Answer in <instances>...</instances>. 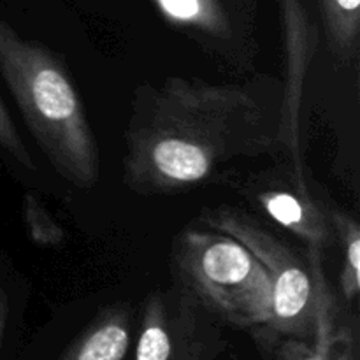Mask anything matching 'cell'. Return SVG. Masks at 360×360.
Listing matches in <instances>:
<instances>
[{"label": "cell", "mask_w": 360, "mask_h": 360, "mask_svg": "<svg viewBox=\"0 0 360 360\" xmlns=\"http://www.w3.org/2000/svg\"><path fill=\"white\" fill-rule=\"evenodd\" d=\"M276 144L278 109L253 88L169 77L139 88L134 98L123 178L143 195L179 193Z\"/></svg>", "instance_id": "1"}, {"label": "cell", "mask_w": 360, "mask_h": 360, "mask_svg": "<svg viewBox=\"0 0 360 360\" xmlns=\"http://www.w3.org/2000/svg\"><path fill=\"white\" fill-rule=\"evenodd\" d=\"M327 37L340 58L352 60L359 51L360 0H320Z\"/></svg>", "instance_id": "11"}, {"label": "cell", "mask_w": 360, "mask_h": 360, "mask_svg": "<svg viewBox=\"0 0 360 360\" xmlns=\"http://www.w3.org/2000/svg\"><path fill=\"white\" fill-rule=\"evenodd\" d=\"M25 224H27L30 239L39 246H58L65 239V232L53 220L41 200L32 195H25Z\"/></svg>", "instance_id": "13"}, {"label": "cell", "mask_w": 360, "mask_h": 360, "mask_svg": "<svg viewBox=\"0 0 360 360\" xmlns=\"http://www.w3.org/2000/svg\"><path fill=\"white\" fill-rule=\"evenodd\" d=\"M207 225L245 245L259 259L273 288V316L264 334L311 340L336 301L320 266V250L309 246V262L241 211L218 207L207 213Z\"/></svg>", "instance_id": "4"}, {"label": "cell", "mask_w": 360, "mask_h": 360, "mask_svg": "<svg viewBox=\"0 0 360 360\" xmlns=\"http://www.w3.org/2000/svg\"><path fill=\"white\" fill-rule=\"evenodd\" d=\"M285 48V84L278 105V144L290 155L299 181H304L301 148V109L304 79L313 55V28L302 0H278Z\"/></svg>", "instance_id": "6"}, {"label": "cell", "mask_w": 360, "mask_h": 360, "mask_svg": "<svg viewBox=\"0 0 360 360\" xmlns=\"http://www.w3.org/2000/svg\"><path fill=\"white\" fill-rule=\"evenodd\" d=\"M132 326L129 306H108L56 360H123L132 341Z\"/></svg>", "instance_id": "9"}, {"label": "cell", "mask_w": 360, "mask_h": 360, "mask_svg": "<svg viewBox=\"0 0 360 360\" xmlns=\"http://www.w3.org/2000/svg\"><path fill=\"white\" fill-rule=\"evenodd\" d=\"M224 320L181 285L146 297L134 360H221Z\"/></svg>", "instance_id": "5"}, {"label": "cell", "mask_w": 360, "mask_h": 360, "mask_svg": "<svg viewBox=\"0 0 360 360\" xmlns=\"http://www.w3.org/2000/svg\"><path fill=\"white\" fill-rule=\"evenodd\" d=\"M264 347L271 360H359L357 333L338 322V309L329 313L311 340L264 334Z\"/></svg>", "instance_id": "8"}, {"label": "cell", "mask_w": 360, "mask_h": 360, "mask_svg": "<svg viewBox=\"0 0 360 360\" xmlns=\"http://www.w3.org/2000/svg\"><path fill=\"white\" fill-rule=\"evenodd\" d=\"M7 315H9V299H7L4 287L0 285V338H2L4 329H6Z\"/></svg>", "instance_id": "15"}, {"label": "cell", "mask_w": 360, "mask_h": 360, "mask_svg": "<svg viewBox=\"0 0 360 360\" xmlns=\"http://www.w3.org/2000/svg\"><path fill=\"white\" fill-rule=\"evenodd\" d=\"M0 150L6 155H9L23 169H28V171L34 169V160H32L28 148L25 146L23 139H21L20 132H18L13 118H11L9 111H7L2 97H0Z\"/></svg>", "instance_id": "14"}, {"label": "cell", "mask_w": 360, "mask_h": 360, "mask_svg": "<svg viewBox=\"0 0 360 360\" xmlns=\"http://www.w3.org/2000/svg\"><path fill=\"white\" fill-rule=\"evenodd\" d=\"M169 25L211 41L232 37V23L221 0H151Z\"/></svg>", "instance_id": "10"}, {"label": "cell", "mask_w": 360, "mask_h": 360, "mask_svg": "<svg viewBox=\"0 0 360 360\" xmlns=\"http://www.w3.org/2000/svg\"><path fill=\"white\" fill-rule=\"evenodd\" d=\"M176 283L195 295L221 320L238 327L267 329L273 288L255 255L221 232L186 231L172 252Z\"/></svg>", "instance_id": "3"}, {"label": "cell", "mask_w": 360, "mask_h": 360, "mask_svg": "<svg viewBox=\"0 0 360 360\" xmlns=\"http://www.w3.org/2000/svg\"><path fill=\"white\" fill-rule=\"evenodd\" d=\"M333 234L343 252V267L340 273V287L347 301H354L360 292V229L355 218L336 211L330 214Z\"/></svg>", "instance_id": "12"}, {"label": "cell", "mask_w": 360, "mask_h": 360, "mask_svg": "<svg viewBox=\"0 0 360 360\" xmlns=\"http://www.w3.org/2000/svg\"><path fill=\"white\" fill-rule=\"evenodd\" d=\"M253 199L267 213L271 220L276 221L288 232L301 238L311 248L322 250L333 236V224L327 220L326 213L313 202L308 186L294 183V190L283 186H267L255 190Z\"/></svg>", "instance_id": "7"}, {"label": "cell", "mask_w": 360, "mask_h": 360, "mask_svg": "<svg viewBox=\"0 0 360 360\" xmlns=\"http://www.w3.org/2000/svg\"><path fill=\"white\" fill-rule=\"evenodd\" d=\"M0 72L32 137L55 171L77 188L101 178V155L67 67L41 42L0 18Z\"/></svg>", "instance_id": "2"}]
</instances>
